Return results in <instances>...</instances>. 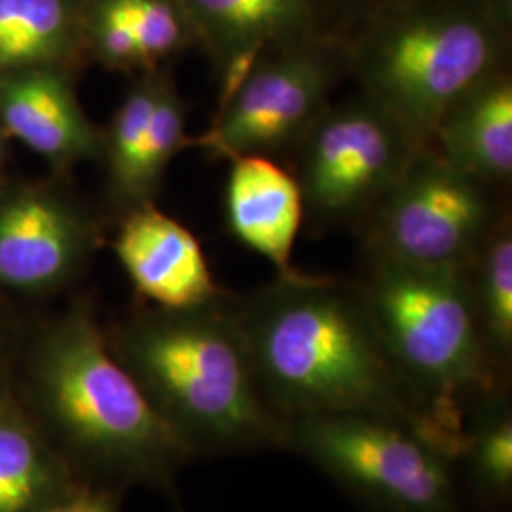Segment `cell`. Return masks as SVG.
<instances>
[{
    "label": "cell",
    "mask_w": 512,
    "mask_h": 512,
    "mask_svg": "<svg viewBox=\"0 0 512 512\" xmlns=\"http://www.w3.org/2000/svg\"><path fill=\"white\" fill-rule=\"evenodd\" d=\"M234 306L260 391L277 416H380L433 442L359 285L294 272L234 296Z\"/></svg>",
    "instance_id": "obj_1"
},
{
    "label": "cell",
    "mask_w": 512,
    "mask_h": 512,
    "mask_svg": "<svg viewBox=\"0 0 512 512\" xmlns=\"http://www.w3.org/2000/svg\"><path fill=\"white\" fill-rule=\"evenodd\" d=\"M107 340L192 458L283 448L285 420L260 391L234 294L137 311Z\"/></svg>",
    "instance_id": "obj_2"
},
{
    "label": "cell",
    "mask_w": 512,
    "mask_h": 512,
    "mask_svg": "<svg viewBox=\"0 0 512 512\" xmlns=\"http://www.w3.org/2000/svg\"><path fill=\"white\" fill-rule=\"evenodd\" d=\"M27 382L25 406L73 467L173 492L192 456L114 357L92 311L76 306L50 325Z\"/></svg>",
    "instance_id": "obj_3"
},
{
    "label": "cell",
    "mask_w": 512,
    "mask_h": 512,
    "mask_svg": "<svg viewBox=\"0 0 512 512\" xmlns=\"http://www.w3.org/2000/svg\"><path fill=\"white\" fill-rule=\"evenodd\" d=\"M385 353L431 439L454 461L476 410L505 387L476 315L469 268L368 253L357 283Z\"/></svg>",
    "instance_id": "obj_4"
},
{
    "label": "cell",
    "mask_w": 512,
    "mask_h": 512,
    "mask_svg": "<svg viewBox=\"0 0 512 512\" xmlns=\"http://www.w3.org/2000/svg\"><path fill=\"white\" fill-rule=\"evenodd\" d=\"M505 37L484 0H389L346 59L361 93L427 147L446 110L501 71Z\"/></svg>",
    "instance_id": "obj_5"
},
{
    "label": "cell",
    "mask_w": 512,
    "mask_h": 512,
    "mask_svg": "<svg viewBox=\"0 0 512 512\" xmlns=\"http://www.w3.org/2000/svg\"><path fill=\"white\" fill-rule=\"evenodd\" d=\"M283 450L380 512H461L456 461L401 421L366 414L285 420Z\"/></svg>",
    "instance_id": "obj_6"
},
{
    "label": "cell",
    "mask_w": 512,
    "mask_h": 512,
    "mask_svg": "<svg viewBox=\"0 0 512 512\" xmlns=\"http://www.w3.org/2000/svg\"><path fill=\"white\" fill-rule=\"evenodd\" d=\"M298 145L304 217L319 226L370 211L423 148L365 93L329 103Z\"/></svg>",
    "instance_id": "obj_7"
},
{
    "label": "cell",
    "mask_w": 512,
    "mask_h": 512,
    "mask_svg": "<svg viewBox=\"0 0 512 512\" xmlns=\"http://www.w3.org/2000/svg\"><path fill=\"white\" fill-rule=\"evenodd\" d=\"M490 184L423 147L372 211L368 253L469 268L495 224Z\"/></svg>",
    "instance_id": "obj_8"
},
{
    "label": "cell",
    "mask_w": 512,
    "mask_h": 512,
    "mask_svg": "<svg viewBox=\"0 0 512 512\" xmlns=\"http://www.w3.org/2000/svg\"><path fill=\"white\" fill-rule=\"evenodd\" d=\"M344 55L321 38L262 55L222 97L215 124L188 145L211 156H272L298 145L329 107Z\"/></svg>",
    "instance_id": "obj_9"
},
{
    "label": "cell",
    "mask_w": 512,
    "mask_h": 512,
    "mask_svg": "<svg viewBox=\"0 0 512 512\" xmlns=\"http://www.w3.org/2000/svg\"><path fill=\"white\" fill-rule=\"evenodd\" d=\"M90 222L54 194L25 190L0 202V287L46 293L65 285L92 249Z\"/></svg>",
    "instance_id": "obj_10"
},
{
    "label": "cell",
    "mask_w": 512,
    "mask_h": 512,
    "mask_svg": "<svg viewBox=\"0 0 512 512\" xmlns=\"http://www.w3.org/2000/svg\"><path fill=\"white\" fill-rule=\"evenodd\" d=\"M222 80V97L262 55L317 38L313 0H179Z\"/></svg>",
    "instance_id": "obj_11"
},
{
    "label": "cell",
    "mask_w": 512,
    "mask_h": 512,
    "mask_svg": "<svg viewBox=\"0 0 512 512\" xmlns=\"http://www.w3.org/2000/svg\"><path fill=\"white\" fill-rule=\"evenodd\" d=\"M133 289L156 308L188 310L224 296L200 241L150 203L133 207L114 239Z\"/></svg>",
    "instance_id": "obj_12"
},
{
    "label": "cell",
    "mask_w": 512,
    "mask_h": 512,
    "mask_svg": "<svg viewBox=\"0 0 512 512\" xmlns=\"http://www.w3.org/2000/svg\"><path fill=\"white\" fill-rule=\"evenodd\" d=\"M0 128L52 164L69 165L103 154L99 131L57 67L0 76Z\"/></svg>",
    "instance_id": "obj_13"
},
{
    "label": "cell",
    "mask_w": 512,
    "mask_h": 512,
    "mask_svg": "<svg viewBox=\"0 0 512 512\" xmlns=\"http://www.w3.org/2000/svg\"><path fill=\"white\" fill-rule=\"evenodd\" d=\"M230 164L224 213L232 236L266 258L277 275L298 272L294 243L306 217L296 177L270 156H238Z\"/></svg>",
    "instance_id": "obj_14"
},
{
    "label": "cell",
    "mask_w": 512,
    "mask_h": 512,
    "mask_svg": "<svg viewBox=\"0 0 512 512\" xmlns=\"http://www.w3.org/2000/svg\"><path fill=\"white\" fill-rule=\"evenodd\" d=\"M427 147L448 164L486 184L512 175V82L503 71L488 76L440 118Z\"/></svg>",
    "instance_id": "obj_15"
},
{
    "label": "cell",
    "mask_w": 512,
    "mask_h": 512,
    "mask_svg": "<svg viewBox=\"0 0 512 512\" xmlns=\"http://www.w3.org/2000/svg\"><path fill=\"white\" fill-rule=\"evenodd\" d=\"M80 488L29 408L0 391V512H44Z\"/></svg>",
    "instance_id": "obj_16"
},
{
    "label": "cell",
    "mask_w": 512,
    "mask_h": 512,
    "mask_svg": "<svg viewBox=\"0 0 512 512\" xmlns=\"http://www.w3.org/2000/svg\"><path fill=\"white\" fill-rule=\"evenodd\" d=\"M76 38L73 0H0V76L55 67Z\"/></svg>",
    "instance_id": "obj_17"
},
{
    "label": "cell",
    "mask_w": 512,
    "mask_h": 512,
    "mask_svg": "<svg viewBox=\"0 0 512 512\" xmlns=\"http://www.w3.org/2000/svg\"><path fill=\"white\" fill-rule=\"evenodd\" d=\"M456 465H463L482 507H501L512 497V403L509 389L482 404L467 423Z\"/></svg>",
    "instance_id": "obj_18"
},
{
    "label": "cell",
    "mask_w": 512,
    "mask_h": 512,
    "mask_svg": "<svg viewBox=\"0 0 512 512\" xmlns=\"http://www.w3.org/2000/svg\"><path fill=\"white\" fill-rule=\"evenodd\" d=\"M469 281L484 342L495 366L507 376L512 351V230L505 219H499L478 249Z\"/></svg>",
    "instance_id": "obj_19"
},
{
    "label": "cell",
    "mask_w": 512,
    "mask_h": 512,
    "mask_svg": "<svg viewBox=\"0 0 512 512\" xmlns=\"http://www.w3.org/2000/svg\"><path fill=\"white\" fill-rule=\"evenodd\" d=\"M162 76L164 74H147L129 90L122 105L114 112L107 141H103L112 192L120 202L129 203L135 167L147 137L152 110L158 101Z\"/></svg>",
    "instance_id": "obj_20"
},
{
    "label": "cell",
    "mask_w": 512,
    "mask_h": 512,
    "mask_svg": "<svg viewBox=\"0 0 512 512\" xmlns=\"http://www.w3.org/2000/svg\"><path fill=\"white\" fill-rule=\"evenodd\" d=\"M186 109L171 78L162 76L158 101L152 110L147 137L141 148L135 177L131 184L129 205H145L158 190L164 179L165 169L171 160L188 147L186 135Z\"/></svg>",
    "instance_id": "obj_21"
},
{
    "label": "cell",
    "mask_w": 512,
    "mask_h": 512,
    "mask_svg": "<svg viewBox=\"0 0 512 512\" xmlns=\"http://www.w3.org/2000/svg\"><path fill=\"white\" fill-rule=\"evenodd\" d=\"M114 4L128 21L148 69L194 38L179 0H114Z\"/></svg>",
    "instance_id": "obj_22"
},
{
    "label": "cell",
    "mask_w": 512,
    "mask_h": 512,
    "mask_svg": "<svg viewBox=\"0 0 512 512\" xmlns=\"http://www.w3.org/2000/svg\"><path fill=\"white\" fill-rule=\"evenodd\" d=\"M93 50L110 69L145 67L139 44L114 0H99L90 19Z\"/></svg>",
    "instance_id": "obj_23"
},
{
    "label": "cell",
    "mask_w": 512,
    "mask_h": 512,
    "mask_svg": "<svg viewBox=\"0 0 512 512\" xmlns=\"http://www.w3.org/2000/svg\"><path fill=\"white\" fill-rule=\"evenodd\" d=\"M44 512H122L118 494L107 488L82 486Z\"/></svg>",
    "instance_id": "obj_24"
},
{
    "label": "cell",
    "mask_w": 512,
    "mask_h": 512,
    "mask_svg": "<svg viewBox=\"0 0 512 512\" xmlns=\"http://www.w3.org/2000/svg\"><path fill=\"white\" fill-rule=\"evenodd\" d=\"M484 4L499 23V27L509 33L512 25V0H484Z\"/></svg>",
    "instance_id": "obj_25"
},
{
    "label": "cell",
    "mask_w": 512,
    "mask_h": 512,
    "mask_svg": "<svg viewBox=\"0 0 512 512\" xmlns=\"http://www.w3.org/2000/svg\"><path fill=\"white\" fill-rule=\"evenodd\" d=\"M2 158H4V137H2V128H0V164H2Z\"/></svg>",
    "instance_id": "obj_26"
},
{
    "label": "cell",
    "mask_w": 512,
    "mask_h": 512,
    "mask_svg": "<svg viewBox=\"0 0 512 512\" xmlns=\"http://www.w3.org/2000/svg\"><path fill=\"white\" fill-rule=\"evenodd\" d=\"M0 348H2V346H0Z\"/></svg>",
    "instance_id": "obj_27"
}]
</instances>
